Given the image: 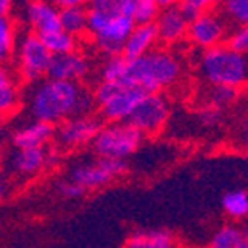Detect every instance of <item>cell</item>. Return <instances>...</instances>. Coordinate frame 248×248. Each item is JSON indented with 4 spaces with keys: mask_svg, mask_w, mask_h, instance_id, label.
I'll use <instances>...</instances> for the list:
<instances>
[{
    "mask_svg": "<svg viewBox=\"0 0 248 248\" xmlns=\"http://www.w3.org/2000/svg\"><path fill=\"white\" fill-rule=\"evenodd\" d=\"M95 104V95L78 83L47 78L33 89L28 106L35 120L54 125L71 116L91 115Z\"/></svg>",
    "mask_w": 248,
    "mask_h": 248,
    "instance_id": "6da1fadb",
    "label": "cell"
},
{
    "mask_svg": "<svg viewBox=\"0 0 248 248\" xmlns=\"http://www.w3.org/2000/svg\"><path fill=\"white\" fill-rule=\"evenodd\" d=\"M181 77V62L167 50L155 49L146 56L128 59L127 75L122 80L127 85L139 87L144 92H158L170 87Z\"/></svg>",
    "mask_w": 248,
    "mask_h": 248,
    "instance_id": "7a4b0ae2",
    "label": "cell"
},
{
    "mask_svg": "<svg viewBox=\"0 0 248 248\" xmlns=\"http://www.w3.org/2000/svg\"><path fill=\"white\" fill-rule=\"evenodd\" d=\"M200 73L210 85H229L240 89L248 83V54L228 44L203 52Z\"/></svg>",
    "mask_w": 248,
    "mask_h": 248,
    "instance_id": "3957f363",
    "label": "cell"
},
{
    "mask_svg": "<svg viewBox=\"0 0 248 248\" xmlns=\"http://www.w3.org/2000/svg\"><path fill=\"white\" fill-rule=\"evenodd\" d=\"M146 94L148 92L142 89L132 87L124 82H101L94 91L101 116L109 124L130 120Z\"/></svg>",
    "mask_w": 248,
    "mask_h": 248,
    "instance_id": "277c9868",
    "label": "cell"
},
{
    "mask_svg": "<svg viewBox=\"0 0 248 248\" xmlns=\"http://www.w3.org/2000/svg\"><path fill=\"white\" fill-rule=\"evenodd\" d=\"M142 142V134L130 122H113L101 128L94 139V151L99 158L125 160Z\"/></svg>",
    "mask_w": 248,
    "mask_h": 248,
    "instance_id": "5b68a950",
    "label": "cell"
},
{
    "mask_svg": "<svg viewBox=\"0 0 248 248\" xmlns=\"http://www.w3.org/2000/svg\"><path fill=\"white\" fill-rule=\"evenodd\" d=\"M52 52L47 49L40 37L33 31L25 33L17 42L16 61L21 78L26 82H37L49 73Z\"/></svg>",
    "mask_w": 248,
    "mask_h": 248,
    "instance_id": "8992f818",
    "label": "cell"
},
{
    "mask_svg": "<svg viewBox=\"0 0 248 248\" xmlns=\"http://www.w3.org/2000/svg\"><path fill=\"white\" fill-rule=\"evenodd\" d=\"M136 25L137 23L132 16H127V14L122 13L115 14L106 21V25L99 31H95L92 35L95 47L103 54H106L108 58L120 56V54H124L125 44H127Z\"/></svg>",
    "mask_w": 248,
    "mask_h": 248,
    "instance_id": "52a82bcc",
    "label": "cell"
},
{
    "mask_svg": "<svg viewBox=\"0 0 248 248\" xmlns=\"http://www.w3.org/2000/svg\"><path fill=\"white\" fill-rule=\"evenodd\" d=\"M170 115V106L169 101L160 94V92H151L146 94L144 99L139 103L136 108V111L130 116V124L144 136H151V134L160 132L161 128L165 127L167 120Z\"/></svg>",
    "mask_w": 248,
    "mask_h": 248,
    "instance_id": "ba28073f",
    "label": "cell"
},
{
    "mask_svg": "<svg viewBox=\"0 0 248 248\" xmlns=\"http://www.w3.org/2000/svg\"><path fill=\"white\" fill-rule=\"evenodd\" d=\"M101 128H103L101 120L92 115L71 116L58 125L54 139L61 148H80V146H85L89 142H94L97 134L101 132Z\"/></svg>",
    "mask_w": 248,
    "mask_h": 248,
    "instance_id": "9c48e42d",
    "label": "cell"
},
{
    "mask_svg": "<svg viewBox=\"0 0 248 248\" xmlns=\"http://www.w3.org/2000/svg\"><path fill=\"white\" fill-rule=\"evenodd\" d=\"M228 25L229 23L224 19L222 14L208 11L191 21L187 38L196 47H202L205 50L214 49L217 46H222V42L229 38Z\"/></svg>",
    "mask_w": 248,
    "mask_h": 248,
    "instance_id": "30bf717a",
    "label": "cell"
},
{
    "mask_svg": "<svg viewBox=\"0 0 248 248\" xmlns=\"http://www.w3.org/2000/svg\"><path fill=\"white\" fill-rule=\"evenodd\" d=\"M127 170V163L125 160H111V158H99L94 163H83L73 169L71 177L75 182H78L80 186L85 189H97L116 177H120Z\"/></svg>",
    "mask_w": 248,
    "mask_h": 248,
    "instance_id": "8fae6325",
    "label": "cell"
},
{
    "mask_svg": "<svg viewBox=\"0 0 248 248\" xmlns=\"http://www.w3.org/2000/svg\"><path fill=\"white\" fill-rule=\"evenodd\" d=\"M25 14L31 31L38 37L61 28V9L52 0H30Z\"/></svg>",
    "mask_w": 248,
    "mask_h": 248,
    "instance_id": "7c38bea8",
    "label": "cell"
},
{
    "mask_svg": "<svg viewBox=\"0 0 248 248\" xmlns=\"http://www.w3.org/2000/svg\"><path fill=\"white\" fill-rule=\"evenodd\" d=\"M89 71H91V64H89L87 58H85L83 54L73 50V52H70V54L54 56L52 62H50V66H49L47 78L78 83L80 80H83L87 77Z\"/></svg>",
    "mask_w": 248,
    "mask_h": 248,
    "instance_id": "4fadbf2b",
    "label": "cell"
},
{
    "mask_svg": "<svg viewBox=\"0 0 248 248\" xmlns=\"http://www.w3.org/2000/svg\"><path fill=\"white\" fill-rule=\"evenodd\" d=\"M155 23H156L160 40L165 42V44H175V42L187 37L191 21L186 17V14L182 13L181 7H172L161 9L160 16L156 17Z\"/></svg>",
    "mask_w": 248,
    "mask_h": 248,
    "instance_id": "5bb4252c",
    "label": "cell"
},
{
    "mask_svg": "<svg viewBox=\"0 0 248 248\" xmlns=\"http://www.w3.org/2000/svg\"><path fill=\"white\" fill-rule=\"evenodd\" d=\"M47 163H49V153L44 148L16 149L9 156V170L19 177L38 174Z\"/></svg>",
    "mask_w": 248,
    "mask_h": 248,
    "instance_id": "9a60e30c",
    "label": "cell"
},
{
    "mask_svg": "<svg viewBox=\"0 0 248 248\" xmlns=\"http://www.w3.org/2000/svg\"><path fill=\"white\" fill-rule=\"evenodd\" d=\"M158 40H160V35H158L156 23H137L125 44L124 56L128 59L146 56L148 52L155 50V44Z\"/></svg>",
    "mask_w": 248,
    "mask_h": 248,
    "instance_id": "2e32d148",
    "label": "cell"
},
{
    "mask_svg": "<svg viewBox=\"0 0 248 248\" xmlns=\"http://www.w3.org/2000/svg\"><path fill=\"white\" fill-rule=\"evenodd\" d=\"M54 136H56L54 125L40 120H33L31 124L19 127L13 134V144L16 149L44 148Z\"/></svg>",
    "mask_w": 248,
    "mask_h": 248,
    "instance_id": "e0dca14e",
    "label": "cell"
},
{
    "mask_svg": "<svg viewBox=\"0 0 248 248\" xmlns=\"http://www.w3.org/2000/svg\"><path fill=\"white\" fill-rule=\"evenodd\" d=\"M122 248H177V243L167 229H144L128 236Z\"/></svg>",
    "mask_w": 248,
    "mask_h": 248,
    "instance_id": "ac0fdd59",
    "label": "cell"
},
{
    "mask_svg": "<svg viewBox=\"0 0 248 248\" xmlns=\"http://www.w3.org/2000/svg\"><path fill=\"white\" fill-rule=\"evenodd\" d=\"M61 28L75 38L89 33V9H61Z\"/></svg>",
    "mask_w": 248,
    "mask_h": 248,
    "instance_id": "d6986e66",
    "label": "cell"
},
{
    "mask_svg": "<svg viewBox=\"0 0 248 248\" xmlns=\"http://www.w3.org/2000/svg\"><path fill=\"white\" fill-rule=\"evenodd\" d=\"M208 248H248V241L243 232V228L234 226V224L222 226L212 236Z\"/></svg>",
    "mask_w": 248,
    "mask_h": 248,
    "instance_id": "ffe728a7",
    "label": "cell"
},
{
    "mask_svg": "<svg viewBox=\"0 0 248 248\" xmlns=\"http://www.w3.org/2000/svg\"><path fill=\"white\" fill-rule=\"evenodd\" d=\"M19 103V91H17L16 80L7 68H2L0 73V109L4 115L13 113Z\"/></svg>",
    "mask_w": 248,
    "mask_h": 248,
    "instance_id": "44dd1931",
    "label": "cell"
},
{
    "mask_svg": "<svg viewBox=\"0 0 248 248\" xmlns=\"http://www.w3.org/2000/svg\"><path fill=\"white\" fill-rule=\"evenodd\" d=\"M40 38L44 40L47 49L52 52V56L70 54L77 49V40H75V37L68 33V31H64L62 28L56 30V31H52V33L44 35V37H40Z\"/></svg>",
    "mask_w": 248,
    "mask_h": 248,
    "instance_id": "7402d4cb",
    "label": "cell"
},
{
    "mask_svg": "<svg viewBox=\"0 0 248 248\" xmlns=\"http://www.w3.org/2000/svg\"><path fill=\"white\" fill-rule=\"evenodd\" d=\"M222 208L231 219H247L248 217V193L236 189L226 193L222 198Z\"/></svg>",
    "mask_w": 248,
    "mask_h": 248,
    "instance_id": "603a6c76",
    "label": "cell"
},
{
    "mask_svg": "<svg viewBox=\"0 0 248 248\" xmlns=\"http://www.w3.org/2000/svg\"><path fill=\"white\" fill-rule=\"evenodd\" d=\"M220 14L224 19L238 26L248 25V0H220Z\"/></svg>",
    "mask_w": 248,
    "mask_h": 248,
    "instance_id": "cb8c5ba5",
    "label": "cell"
},
{
    "mask_svg": "<svg viewBox=\"0 0 248 248\" xmlns=\"http://www.w3.org/2000/svg\"><path fill=\"white\" fill-rule=\"evenodd\" d=\"M127 66L128 58H125L124 54L108 58L99 70L101 82H122L127 75Z\"/></svg>",
    "mask_w": 248,
    "mask_h": 248,
    "instance_id": "d4e9b609",
    "label": "cell"
},
{
    "mask_svg": "<svg viewBox=\"0 0 248 248\" xmlns=\"http://www.w3.org/2000/svg\"><path fill=\"white\" fill-rule=\"evenodd\" d=\"M16 46V28L9 16H2L0 19V54L2 59H7L13 54Z\"/></svg>",
    "mask_w": 248,
    "mask_h": 248,
    "instance_id": "484cf974",
    "label": "cell"
},
{
    "mask_svg": "<svg viewBox=\"0 0 248 248\" xmlns=\"http://www.w3.org/2000/svg\"><path fill=\"white\" fill-rule=\"evenodd\" d=\"M238 94H240V89L229 87V85H212L208 89V104L217 108H226L229 104H232L238 99Z\"/></svg>",
    "mask_w": 248,
    "mask_h": 248,
    "instance_id": "4316f807",
    "label": "cell"
},
{
    "mask_svg": "<svg viewBox=\"0 0 248 248\" xmlns=\"http://www.w3.org/2000/svg\"><path fill=\"white\" fill-rule=\"evenodd\" d=\"M132 4L136 23H155L161 13L158 0H132Z\"/></svg>",
    "mask_w": 248,
    "mask_h": 248,
    "instance_id": "83f0119b",
    "label": "cell"
},
{
    "mask_svg": "<svg viewBox=\"0 0 248 248\" xmlns=\"http://www.w3.org/2000/svg\"><path fill=\"white\" fill-rule=\"evenodd\" d=\"M220 0H184L181 5L182 13L186 14V17L189 21H193L195 17H198L200 14L208 13L215 5H219Z\"/></svg>",
    "mask_w": 248,
    "mask_h": 248,
    "instance_id": "f1b7e54d",
    "label": "cell"
},
{
    "mask_svg": "<svg viewBox=\"0 0 248 248\" xmlns=\"http://www.w3.org/2000/svg\"><path fill=\"white\" fill-rule=\"evenodd\" d=\"M198 118L203 127L212 128V127H215V125H219L220 120H222V109L217 106H212V104H207L205 108L200 109Z\"/></svg>",
    "mask_w": 248,
    "mask_h": 248,
    "instance_id": "f546056e",
    "label": "cell"
},
{
    "mask_svg": "<svg viewBox=\"0 0 248 248\" xmlns=\"http://www.w3.org/2000/svg\"><path fill=\"white\" fill-rule=\"evenodd\" d=\"M228 46H231L236 50H240V52L248 54V25L238 26L234 31L229 33Z\"/></svg>",
    "mask_w": 248,
    "mask_h": 248,
    "instance_id": "4dcf8cb0",
    "label": "cell"
},
{
    "mask_svg": "<svg viewBox=\"0 0 248 248\" xmlns=\"http://www.w3.org/2000/svg\"><path fill=\"white\" fill-rule=\"evenodd\" d=\"M58 191H59V195H61L62 198L77 200V198H82V196L85 195V191H87V189H85L83 186H80L78 182H75L73 179H70V181L59 182Z\"/></svg>",
    "mask_w": 248,
    "mask_h": 248,
    "instance_id": "1f68e13d",
    "label": "cell"
},
{
    "mask_svg": "<svg viewBox=\"0 0 248 248\" xmlns=\"http://www.w3.org/2000/svg\"><path fill=\"white\" fill-rule=\"evenodd\" d=\"M89 11H101V13H122L120 0H89ZM124 14V13H122Z\"/></svg>",
    "mask_w": 248,
    "mask_h": 248,
    "instance_id": "d6a6232c",
    "label": "cell"
},
{
    "mask_svg": "<svg viewBox=\"0 0 248 248\" xmlns=\"http://www.w3.org/2000/svg\"><path fill=\"white\" fill-rule=\"evenodd\" d=\"M236 141L238 144L248 148V109L245 113V116L241 118L240 125H238V132H236Z\"/></svg>",
    "mask_w": 248,
    "mask_h": 248,
    "instance_id": "836d02e7",
    "label": "cell"
},
{
    "mask_svg": "<svg viewBox=\"0 0 248 248\" xmlns=\"http://www.w3.org/2000/svg\"><path fill=\"white\" fill-rule=\"evenodd\" d=\"M59 9H71V7H85L89 5V0H52Z\"/></svg>",
    "mask_w": 248,
    "mask_h": 248,
    "instance_id": "e575fe53",
    "label": "cell"
},
{
    "mask_svg": "<svg viewBox=\"0 0 248 248\" xmlns=\"http://www.w3.org/2000/svg\"><path fill=\"white\" fill-rule=\"evenodd\" d=\"M184 0H158L160 9H172V7H181Z\"/></svg>",
    "mask_w": 248,
    "mask_h": 248,
    "instance_id": "d590c367",
    "label": "cell"
},
{
    "mask_svg": "<svg viewBox=\"0 0 248 248\" xmlns=\"http://www.w3.org/2000/svg\"><path fill=\"white\" fill-rule=\"evenodd\" d=\"M13 2L14 0H0V13H2V16H7V14L11 13Z\"/></svg>",
    "mask_w": 248,
    "mask_h": 248,
    "instance_id": "8d00e7d4",
    "label": "cell"
},
{
    "mask_svg": "<svg viewBox=\"0 0 248 248\" xmlns=\"http://www.w3.org/2000/svg\"><path fill=\"white\" fill-rule=\"evenodd\" d=\"M241 228H243V232H245V236H247V241H248V220L241 226Z\"/></svg>",
    "mask_w": 248,
    "mask_h": 248,
    "instance_id": "74e56055",
    "label": "cell"
}]
</instances>
